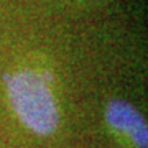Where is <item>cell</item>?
<instances>
[{
  "label": "cell",
  "instance_id": "2",
  "mask_svg": "<svg viewBox=\"0 0 148 148\" xmlns=\"http://www.w3.org/2000/svg\"><path fill=\"white\" fill-rule=\"evenodd\" d=\"M106 120L114 130L127 133L137 148H147V122L132 104L122 99H112L106 107Z\"/></svg>",
  "mask_w": 148,
  "mask_h": 148
},
{
  "label": "cell",
  "instance_id": "1",
  "mask_svg": "<svg viewBox=\"0 0 148 148\" xmlns=\"http://www.w3.org/2000/svg\"><path fill=\"white\" fill-rule=\"evenodd\" d=\"M12 109L27 128L38 135H51L58 128L59 112L48 86V77L33 69L5 74Z\"/></svg>",
  "mask_w": 148,
  "mask_h": 148
}]
</instances>
